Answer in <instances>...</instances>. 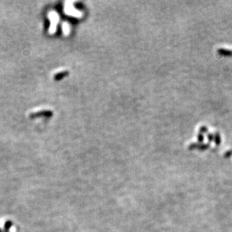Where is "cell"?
Here are the masks:
<instances>
[{
	"mask_svg": "<svg viewBox=\"0 0 232 232\" xmlns=\"http://www.w3.org/2000/svg\"><path fill=\"white\" fill-rule=\"evenodd\" d=\"M52 114V112L49 111H41L39 112H35V113H31L30 114V117H36V116H49Z\"/></svg>",
	"mask_w": 232,
	"mask_h": 232,
	"instance_id": "6da1fadb",
	"label": "cell"
},
{
	"mask_svg": "<svg viewBox=\"0 0 232 232\" xmlns=\"http://www.w3.org/2000/svg\"><path fill=\"white\" fill-rule=\"evenodd\" d=\"M231 155H232V150H228V151H227L225 153V157H226V158H228V157L231 156Z\"/></svg>",
	"mask_w": 232,
	"mask_h": 232,
	"instance_id": "8992f818",
	"label": "cell"
},
{
	"mask_svg": "<svg viewBox=\"0 0 232 232\" xmlns=\"http://www.w3.org/2000/svg\"><path fill=\"white\" fill-rule=\"evenodd\" d=\"M207 130H208V129H207V128L206 127V126H202L200 129L201 132H207Z\"/></svg>",
	"mask_w": 232,
	"mask_h": 232,
	"instance_id": "52a82bcc",
	"label": "cell"
},
{
	"mask_svg": "<svg viewBox=\"0 0 232 232\" xmlns=\"http://www.w3.org/2000/svg\"><path fill=\"white\" fill-rule=\"evenodd\" d=\"M213 135H212V134H208V139H209V141H212V140H213Z\"/></svg>",
	"mask_w": 232,
	"mask_h": 232,
	"instance_id": "9c48e42d",
	"label": "cell"
},
{
	"mask_svg": "<svg viewBox=\"0 0 232 232\" xmlns=\"http://www.w3.org/2000/svg\"><path fill=\"white\" fill-rule=\"evenodd\" d=\"M217 52H218L220 55H222V56H232V50H227L224 49V48H220V49L217 50Z\"/></svg>",
	"mask_w": 232,
	"mask_h": 232,
	"instance_id": "7a4b0ae2",
	"label": "cell"
},
{
	"mask_svg": "<svg viewBox=\"0 0 232 232\" xmlns=\"http://www.w3.org/2000/svg\"><path fill=\"white\" fill-rule=\"evenodd\" d=\"M0 232H2V230H1V229H0Z\"/></svg>",
	"mask_w": 232,
	"mask_h": 232,
	"instance_id": "30bf717a",
	"label": "cell"
},
{
	"mask_svg": "<svg viewBox=\"0 0 232 232\" xmlns=\"http://www.w3.org/2000/svg\"><path fill=\"white\" fill-rule=\"evenodd\" d=\"M13 225V222L11 221V220H8V221L6 222L5 223V226H4V231L5 232H9V230H10L11 227Z\"/></svg>",
	"mask_w": 232,
	"mask_h": 232,
	"instance_id": "277c9868",
	"label": "cell"
},
{
	"mask_svg": "<svg viewBox=\"0 0 232 232\" xmlns=\"http://www.w3.org/2000/svg\"><path fill=\"white\" fill-rule=\"evenodd\" d=\"M210 147V144H192L191 146H190V148H198L201 149V150H206V149L209 148Z\"/></svg>",
	"mask_w": 232,
	"mask_h": 232,
	"instance_id": "3957f363",
	"label": "cell"
},
{
	"mask_svg": "<svg viewBox=\"0 0 232 232\" xmlns=\"http://www.w3.org/2000/svg\"><path fill=\"white\" fill-rule=\"evenodd\" d=\"M198 141L201 142H202L204 141V135L202 134H201V133L198 134Z\"/></svg>",
	"mask_w": 232,
	"mask_h": 232,
	"instance_id": "ba28073f",
	"label": "cell"
},
{
	"mask_svg": "<svg viewBox=\"0 0 232 232\" xmlns=\"http://www.w3.org/2000/svg\"><path fill=\"white\" fill-rule=\"evenodd\" d=\"M214 140H215V144H216L217 146H219L220 144V143H221V137H220V134L219 133L216 132L215 133V138H214Z\"/></svg>",
	"mask_w": 232,
	"mask_h": 232,
	"instance_id": "5b68a950",
	"label": "cell"
}]
</instances>
